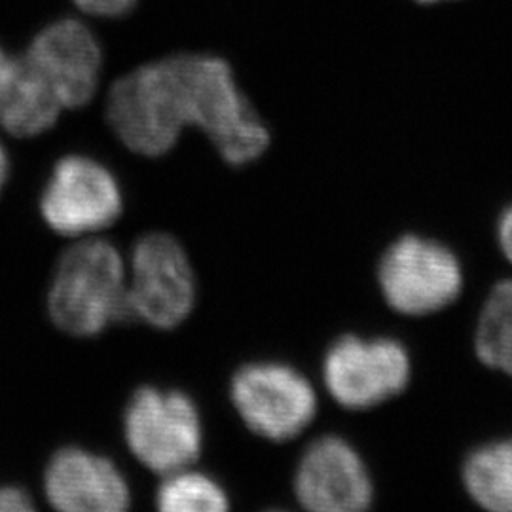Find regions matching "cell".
<instances>
[{
    "mask_svg": "<svg viewBox=\"0 0 512 512\" xmlns=\"http://www.w3.org/2000/svg\"><path fill=\"white\" fill-rule=\"evenodd\" d=\"M105 122L131 152L158 158L184 129H200L230 165L251 164L272 133L224 55L181 50L114 74L105 95Z\"/></svg>",
    "mask_w": 512,
    "mask_h": 512,
    "instance_id": "1",
    "label": "cell"
},
{
    "mask_svg": "<svg viewBox=\"0 0 512 512\" xmlns=\"http://www.w3.org/2000/svg\"><path fill=\"white\" fill-rule=\"evenodd\" d=\"M48 308L55 325L73 336H95L128 321V270L120 251L105 239L74 243L55 268Z\"/></svg>",
    "mask_w": 512,
    "mask_h": 512,
    "instance_id": "2",
    "label": "cell"
},
{
    "mask_svg": "<svg viewBox=\"0 0 512 512\" xmlns=\"http://www.w3.org/2000/svg\"><path fill=\"white\" fill-rule=\"evenodd\" d=\"M374 281L387 310L403 317H427L458 300L463 270L446 243L404 232L378 256Z\"/></svg>",
    "mask_w": 512,
    "mask_h": 512,
    "instance_id": "3",
    "label": "cell"
},
{
    "mask_svg": "<svg viewBox=\"0 0 512 512\" xmlns=\"http://www.w3.org/2000/svg\"><path fill=\"white\" fill-rule=\"evenodd\" d=\"M21 54L65 110L92 105L109 74L95 23L74 12L38 27Z\"/></svg>",
    "mask_w": 512,
    "mask_h": 512,
    "instance_id": "4",
    "label": "cell"
},
{
    "mask_svg": "<svg viewBox=\"0 0 512 512\" xmlns=\"http://www.w3.org/2000/svg\"><path fill=\"white\" fill-rule=\"evenodd\" d=\"M330 397L351 412H372L399 397L412 378L410 351L393 334L342 336L325 355Z\"/></svg>",
    "mask_w": 512,
    "mask_h": 512,
    "instance_id": "5",
    "label": "cell"
},
{
    "mask_svg": "<svg viewBox=\"0 0 512 512\" xmlns=\"http://www.w3.org/2000/svg\"><path fill=\"white\" fill-rule=\"evenodd\" d=\"M124 431L131 454L158 475L190 467L202 452L200 412L175 389H137L126 408Z\"/></svg>",
    "mask_w": 512,
    "mask_h": 512,
    "instance_id": "6",
    "label": "cell"
},
{
    "mask_svg": "<svg viewBox=\"0 0 512 512\" xmlns=\"http://www.w3.org/2000/svg\"><path fill=\"white\" fill-rule=\"evenodd\" d=\"M194 304L196 279L181 243L160 232L139 239L129 262V319L154 329H175Z\"/></svg>",
    "mask_w": 512,
    "mask_h": 512,
    "instance_id": "7",
    "label": "cell"
},
{
    "mask_svg": "<svg viewBox=\"0 0 512 512\" xmlns=\"http://www.w3.org/2000/svg\"><path fill=\"white\" fill-rule=\"evenodd\" d=\"M232 401L253 433L274 442L304 433L317 412L310 382L281 363L243 366L232 380Z\"/></svg>",
    "mask_w": 512,
    "mask_h": 512,
    "instance_id": "8",
    "label": "cell"
},
{
    "mask_svg": "<svg viewBox=\"0 0 512 512\" xmlns=\"http://www.w3.org/2000/svg\"><path fill=\"white\" fill-rule=\"evenodd\" d=\"M124 207L122 190L105 165L88 156L55 164L40 200L46 224L61 236H92L114 224Z\"/></svg>",
    "mask_w": 512,
    "mask_h": 512,
    "instance_id": "9",
    "label": "cell"
},
{
    "mask_svg": "<svg viewBox=\"0 0 512 512\" xmlns=\"http://www.w3.org/2000/svg\"><path fill=\"white\" fill-rule=\"evenodd\" d=\"M296 499L313 512H363L376 499V486L363 456L336 435L313 440L294 476Z\"/></svg>",
    "mask_w": 512,
    "mask_h": 512,
    "instance_id": "10",
    "label": "cell"
},
{
    "mask_svg": "<svg viewBox=\"0 0 512 512\" xmlns=\"http://www.w3.org/2000/svg\"><path fill=\"white\" fill-rule=\"evenodd\" d=\"M44 492L63 512H122L131 499L120 469L105 456L82 448L55 454L44 475Z\"/></svg>",
    "mask_w": 512,
    "mask_h": 512,
    "instance_id": "11",
    "label": "cell"
},
{
    "mask_svg": "<svg viewBox=\"0 0 512 512\" xmlns=\"http://www.w3.org/2000/svg\"><path fill=\"white\" fill-rule=\"evenodd\" d=\"M65 109L52 90L19 54L18 73L0 99V126L10 135L29 139L54 128Z\"/></svg>",
    "mask_w": 512,
    "mask_h": 512,
    "instance_id": "12",
    "label": "cell"
},
{
    "mask_svg": "<svg viewBox=\"0 0 512 512\" xmlns=\"http://www.w3.org/2000/svg\"><path fill=\"white\" fill-rule=\"evenodd\" d=\"M465 492L480 512H512V435L475 446L461 465Z\"/></svg>",
    "mask_w": 512,
    "mask_h": 512,
    "instance_id": "13",
    "label": "cell"
},
{
    "mask_svg": "<svg viewBox=\"0 0 512 512\" xmlns=\"http://www.w3.org/2000/svg\"><path fill=\"white\" fill-rule=\"evenodd\" d=\"M478 359L512 376V275L497 281L486 296L476 321Z\"/></svg>",
    "mask_w": 512,
    "mask_h": 512,
    "instance_id": "14",
    "label": "cell"
},
{
    "mask_svg": "<svg viewBox=\"0 0 512 512\" xmlns=\"http://www.w3.org/2000/svg\"><path fill=\"white\" fill-rule=\"evenodd\" d=\"M156 503L164 512H222L230 507L219 484L211 476L190 471V467L165 475Z\"/></svg>",
    "mask_w": 512,
    "mask_h": 512,
    "instance_id": "15",
    "label": "cell"
},
{
    "mask_svg": "<svg viewBox=\"0 0 512 512\" xmlns=\"http://www.w3.org/2000/svg\"><path fill=\"white\" fill-rule=\"evenodd\" d=\"M139 0H69L74 14L90 19L93 23L124 18L135 10Z\"/></svg>",
    "mask_w": 512,
    "mask_h": 512,
    "instance_id": "16",
    "label": "cell"
},
{
    "mask_svg": "<svg viewBox=\"0 0 512 512\" xmlns=\"http://www.w3.org/2000/svg\"><path fill=\"white\" fill-rule=\"evenodd\" d=\"M33 511V501L27 492L14 486H0V512Z\"/></svg>",
    "mask_w": 512,
    "mask_h": 512,
    "instance_id": "17",
    "label": "cell"
},
{
    "mask_svg": "<svg viewBox=\"0 0 512 512\" xmlns=\"http://www.w3.org/2000/svg\"><path fill=\"white\" fill-rule=\"evenodd\" d=\"M495 236H497V245H499L501 253L512 266V203L507 205L503 209V213L499 215Z\"/></svg>",
    "mask_w": 512,
    "mask_h": 512,
    "instance_id": "18",
    "label": "cell"
},
{
    "mask_svg": "<svg viewBox=\"0 0 512 512\" xmlns=\"http://www.w3.org/2000/svg\"><path fill=\"white\" fill-rule=\"evenodd\" d=\"M19 54H12L0 44V99L10 88L14 76L18 73Z\"/></svg>",
    "mask_w": 512,
    "mask_h": 512,
    "instance_id": "19",
    "label": "cell"
},
{
    "mask_svg": "<svg viewBox=\"0 0 512 512\" xmlns=\"http://www.w3.org/2000/svg\"><path fill=\"white\" fill-rule=\"evenodd\" d=\"M6 179H8V156H6V150L0 143V190L4 188Z\"/></svg>",
    "mask_w": 512,
    "mask_h": 512,
    "instance_id": "20",
    "label": "cell"
},
{
    "mask_svg": "<svg viewBox=\"0 0 512 512\" xmlns=\"http://www.w3.org/2000/svg\"><path fill=\"white\" fill-rule=\"evenodd\" d=\"M414 2H418L421 6H433V4H439V2H448V0H414Z\"/></svg>",
    "mask_w": 512,
    "mask_h": 512,
    "instance_id": "21",
    "label": "cell"
}]
</instances>
